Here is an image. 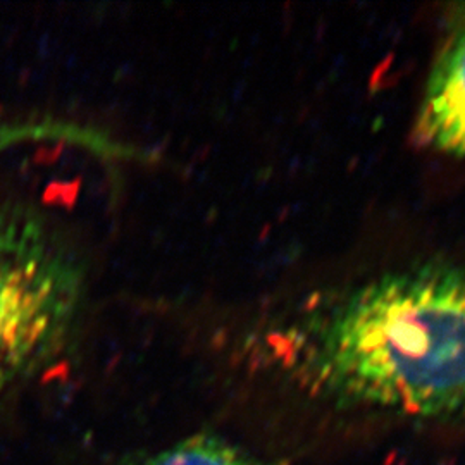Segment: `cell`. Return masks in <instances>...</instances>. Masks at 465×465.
I'll use <instances>...</instances> for the list:
<instances>
[{
    "mask_svg": "<svg viewBox=\"0 0 465 465\" xmlns=\"http://www.w3.org/2000/svg\"><path fill=\"white\" fill-rule=\"evenodd\" d=\"M286 381L334 409L465 428V261L393 269L269 332Z\"/></svg>",
    "mask_w": 465,
    "mask_h": 465,
    "instance_id": "cell-1",
    "label": "cell"
},
{
    "mask_svg": "<svg viewBox=\"0 0 465 465\" xmlns=\"http://www.w3.org/2000/svg\"><path fill=\"white\" fill-rule=\"evenodd\" d=\"M84 269L36 207H0V395L64 350L82 317Z\"/></svg>",
    "mask_w": 465,
    "mask_h": 465,
    "instance_id": "cell-2",
    "label": "cell"
},
{
    "mask_svg": "<svg viewBox=\"0 0 465 465\" xmlns=\"http://www.w3.org/2000/svg\"><path fill=\"white\" fill-rule=\"evenodd\" d=\"M416 132L422 145L465 159V13L453 21L432 63Z\"/></svg>",
    "mask_w": 465,
    "mask_h": 465,
    "instance_id": "cell-3",
    "label": "cell"
},
{
    "mask_svg": "<svg viewBox=\"0 0 465 465\" xmlns=\"http://www.w3.org/2000/svg\"><path fill=\"white\" fill-rule=\"evenodd\" d=\"M30 143H64L113 161L147 159L149 155L142 149L117 140L114 134L61 117H0V155Z\"/></svg>",
    "mask_w": 465,
    "mask_h": 465,
    "instance_id": "cell-4",
    "label": "cell"
},
{
    "mask_svg": "<svg viewBox=\"0 0 465 465\" xmlns=\"http://www.w3.org/2000/svg\"><path fill=\"white\" fill-rule=\"evenodd\" d=\"M119 465H271L247 450L213 434L199 432L163 449L132 455Z\"/></svg>",
    "mask_w": 465,
    "mask_h": 465,
    "instance_id": "cell-5",
    "label": "cell"
}]
</instances>
